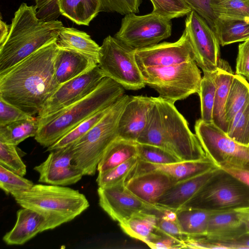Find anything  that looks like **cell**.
Listing matches in <instances>:
<instances>
[{
  "instance_id": "6da1fadb",
  "label": "cell",
  "mask_w": 249,
  "mask_h": 249,
  "mask_svg": "<svg viewBox=\"0 0 249 249\" xmlns=\"http://www.w3.org/2000/svg\"><path fill=\"white\" fill-rule=\"evenodd\" d=\"M57 40L41 47L0 74V98L35 117L58 88L54 63Z\"/></svg>"
},
{
  "instance_id": "7a4b0ae2",
  "label": "cell",
  "mask_w": 249,
  "mask_h": 249,
  "mask_svg": "<svg viewBox=\"0 0 249 249\" xmlns=\"http://www.w3.org/2000/svg\"><path fill=\"white\" fill-rule=\"evenodd\" d=\"M136 142L163 148L181 161L207 158L196 135L191 132L174 103L160 96L153 97L146 125Z\"/></svg>"
},
{
  "instance_id": "3957f363",
  "label": "cell",
  "mask_w": 249,
  "mask_h": 249,
  "mask_svg": "<svg viewBox=\"0 0 249 249\" xmlns=\"http://www.w3.org/2000/svg\"><path fill=\"white\" fill-rule=\"evenodd\" d=\"M64 27L57 19L45 21L39 19L35 6L21 3L12 19L8 36L0 46V74L57 40Z\"/></svg>"
},
{
  "instance_id": "277c9868",
  "label": "cell",
  "mask_w": 249,
  "mask_h": 249,
  "mask_svg": "<svg viewBox=\"0 0 249 249\" xmlns=\"http://www.w3.org/2000/svg\"><path fill=\"white\" fill-rule=\"evenodd\" d=\"M124 88L105 77L90 94L58 112L37 117L38 129L35 139L49 147L68 132L98 112L113 105L124 94Z\"/></svg>"
},
{
  "instance_id": "5b68a950",
  "label": "cell",
  "mask_w": 249,
  "mask_h": 249,
  "mask_svg": "<svg viewBox=\"0 0 249 249\" xmlns=\"http://www.w3.org/2000/svg\"><path fill=\"white\" fill-rule=\"evenodd\" d=\"M13 196L22 208L34 210L45 217L46 231L71 221L89 206L83 194L64 186L34 184L29 190Z\"/></svg>"
},
{
  "instance_id": "8992f818",
  "label": "cell",
  "mask_w": 249,
  "mask_h": 249,
  "mask_svg": "<svg viewBox=\"0 0 249 249\" xmlns=\"http://www.w3.org/2000/svg\"><path fill=\"white\" fill-rule=\"evenodd\" d=\"M130 99L124 94L84 136L72 145V163L84 176L94 175L98 164L108 146L118 138V123Z\"/></svg>"
},
{
  "instance_id": "52a82bcc",
  "label": "cell",
  "mask_w": 249,
  "mask_h": 249,
  "mask_svg": "<svg viewBox=\"0 0 249 249\" xmlns=\"http://www.w3.org/2000/svg\"><path fill=\"white\" fill-rule=\"evenodd\" d=\"M146 85L175 103L198 94L202 77L195 60L166 66L139 67Z\"/></svg>"
},
{
  "instance_id": "ba28073f",
  "label": "cell",
  "mask_w": 249,
  "mask_h": 249,
  "mask_svg": "<svg viewBox=\"0 0 249 249\" xmlns=\"http://www.w3.org/2000/svg\"><path fill=\"white\" fill-rule=\"evenodd\" d=\"M184 207L210 211L248 208L249 186L219 168Z\"/></svg>"
},
{
  "instance_id": "9c48e42d",
  "label": "cell",
  "mask_w": 249,
  "mask_h": 249,
  "mask_svg": "<svg viewBox=\"0 0 249 249\" xmlns=\"http://www.w3.org/2000/svg\"><path fill=\"white\" fill-rule=\"evenodd\" d=\"M133 49L108 36L100 46L98 65L105 77L125 89L138 90L146 86Z\"/></svg>"
},
{
  "instance_id": "30bf717a",
  "label": "cell",
  "mask_w": 249,
  "mask_h": 249,
  "mask_svg": "<svg viewBox=\"0 0 249 249\" xmlns=\"http://www.w3.org/2000/svg\"><path fill=\"white\" fill-rule=\"evenodd\" d=\"M195 130L207 157L218 167H249V146L231 139L213 122L199 119L196 122Z\"/></svg>"
},
{
  "instance_id": "8fae6325",
  "label": "cell",
  "mask_w": 249,
  "mask_h": 249,
  "mask_svg": "<svg viewBox=\"0 0 249 249\" xmlns=\"http://www.w3.org/2000/svg\"><path fill=\"white\" fill-rule=\"evenodd\" d=\"M171 20L153 13L142 16L126 14L114 37L136 50L150 47L170 36Z\"/></svg>"
},
{
  "instance_id": "7c38bea8",
  "label": "cell",
  "mask_w": 249,
  "mask_h": 249,
  "mask_svg": "<svg viewBox=\"0 0 249 249\" xmlns=\"http://www.w3.org/2000/svg\"><path fill=\"white\" fill-rule=\"evenodd\" d=\"M194 52V60L203 72L214 71L220 65V44L214 31L194 11L185 20V28Z\"/></svg>"
},
{
  "instance_id": "4fadbf2b",
  "label": "cell",
  "mask_w": 249,
  "mask_h": 249,
  "mask_svg": "<svg viewBox=\"0 0 249 249\" xmlns=\"http://www.w3.org/2000/svg\"><path fill=\"white\" fill-rule=\"evenodd\" d=\"M105 77L96 66L89 71L60 85L48 99L37 117H47L70 106L94 91Z\"/></svg>"
},
{
  "instance_id": "5bb4252c",
  "label": "cell",
  "mask_w": 249,
  "mask_h": 249,
  "mask_svg": "<svg viewBox=\"0 0 249 249\" xmlns=\"http://www.w3.org/2000/svg\"><path fill=\"white\" fill-rule=\"evenodd\" d=\"M124 183L98 187L97 190L100 207L113 220L120 223L141 212H161L165 210L142 200L125 187Z\"/></svg>"
},
{
  "instance_id": "9a60e30c",
  "label": "cell",
  "mask_w": 249,
  "mask_h": 249,
  "mask_svg": "<svg viewBox=\"0 0 249 249\" xmlns=\"http://www.w3.org/2000/svg\"><path fill=\"white\" fill-rule=\"evenodd\" d=\"M135 56L139 67L166 66L194 60V52L185 29L178 40L164 42L136 50Z\"/></svg>"
},
{
  "instance_id": "2e32d148",
  "label": "cell",
  "mask_w": 249,
  "mask_h": 249,
  "mask_svg": "<svg viewBox=\"0 0 249 249\" xmlns=\"http://www.w3.org/2000/svg\"><path fill=\"white\" fill-rule=\"evenodd\" d=\"M72 158L71 146L51 151L44 161L34 168L39 174L38 181L64 186L79 181L84 175L72 163Z\"/></svg>"
},
{
  "instance_id": "e0dca14e",
  "label": "cell",
  "mask_w": 249,
  "mask_h": 249,
  "mask_svg": "<svg viewBox=\"0 0 249 249\" xmlns=\"http://www.w3.org/2000/svg\"><path fill=\"white\" fill-rule=\"evenodd\" d=\"M153 97L130 96L120 116L118 137L136 142L146 125Z\"/></svg>"
},
{
  "instance_id": "ac0fdd59",
  "label": "cell",
  "mask_w": 249,
  "mask_h": 249,
  "mask_svg": "<svg viewBox=\"0 0 249 249\" xmlns=\"http://www.w3.org/2000/svg\"><path fill=\"white\" fill-rule=\"evenodd\" d=\"M175 181L166 174L157 170L143 172L127 179L125 187L142 200L157 206L160 198Z\"/></svg>"
},
{
  "instance_id": "d6986e66",
  "label": "cell",
  "mask_w": 249,
  "mask_h": 249,
  "mask_svg": "<svg viewBox=\"0 0 249 249\" xmlns=\"http://www.w3.org/2000/svg\"><path fill=\"white\" fill-rule=\"evenodd\" d=\"M219 167L184 179L172 185L159 199L157 205L176 212L182 208L217 172Z\"/></svg>"
},
{
  "instance_id": "ffe728a7",
  "label": "cell",
  "mask_w": 249,
  "mask_h": 249,
  "mask_svg": "<svg viewBox=\"0 0 249 249\" xmlns=\"http://www.w3.org/2000/svg\"><path fill=\"white\" fill-rule=\"evenodd\" d=\"M218 167L208 157L200 160L179 161L166 164H152L139 160L126 180L136 175L152 170L161 172L175 182L188 179Z\"/></svg>"
},
{
  "instance_id": "44dd1931",
  "label": "cell",
  "mask_w": 249,
  "mask_h": 249,
  "mask_svg": "<svg viewBox=\"0 0 249 249\" xmlns=\"http://www.w3.org/2000/svg\"><path fill=\"white\" fill-rule=\"evenodd\" d=\"M47 220L39 213L27 208H22L17 213V221L9 231L3 237L8 245H21L46 231Z\"/></svg>"
},
{
  "instance_id": "7402d4cb",
  "label": "cell",
  "mask_w": 249,
  "mask_h": 249,
  "mask_svg": "<svg viewBox=\"0 0 249 249\" xmlns=\"http://www.w3.org/2000/svg\"><path fill=\"white\" fill-rule=\"evenodd\" d=\"M247 232L246 226L236 210L213 211L209 217L206 234L213 242L228 240Z\"/></svg>"
},
{
  "instance_id": "603a6c76",
  "label": "cell",
  "mask_w": 249,
  "mask_h": 249,
  "mask_svg": "<svg viewBox=\"0 0 249 249\" xmlns=\"http://www.w3.org/2000/svg\"><path fill=\"white\" fill-rule=\"evenodd\" d=\"M98 65L93 58L72 51L59 48L54 63V79L61 84L84 74Z\"/></svg>"
},
{
  "instance_id": "cb8c5ba5",
  "label": "cell",
  "mask_w": 249,
  "mask_h": 249,
  "mask_svg": "<svg viewBox=\"0 0 249 249\" xmlns=\"http://www.w3.org/2000/svg\"><path fill=\"white\" fill-rule=\"evenodd\" d=\"M233 75L229 64L221 59L216 76L213 122L226 133L228 123L225 117V106Z\"/></svg>"
},
{
  "instance_id": "d4e9b609",
  "label": "cell",
  "mask_w": 249,
  "mask_h": 249,
  "mask_svg": "<svg viewBox=\"0 0 249 249\" xmlns=\"http://www.w3.org/2000/svg\"><path fill=\"white\" fill-rule=\"evenodd\" d=\"M162 212H141L119 223V225L127 235L146 243L157 234L158 221Z\"/></svg>"
},
{
  "instance_id": "484cf974",
  "label": "cell",
  "mask_w": 249,
  "mask_h": 249,
  "mask_svg": "<svg viewBox=\"0 0 249 249\" xmlns=\"http://www.w3.org/2000/svg\"><path fill=\"white\" fill-rule=\"evenodd\" d=\"M57 44L59 48L86 55L93 58L98 63L100 46L86 32L64 27L60 31Z\"/></svg>"
},
{
  "instance_id": "4316f807",
  "label": "cell",
  "mask_w": 249,
  "mask_h": 249,
  "mask_svg": "<svg viewBox=\"0 0 249 249\" xmlns=\"http://www.w3.org/2000/svg\"><path fill=\"white\" fill-rule=\"evenodd\" d=\"M213 212L184 207L176 212L177 221L187 238L203 237L206 234L208 220Z\"/></svg>"
},
{
  "instance_id": "83f0119b",
  "label": "cell",
  "mask_w": 249,
  "mask_h": 249,
  "mask_svg": "<svg viewBox=\"0 0 249 249\" xmlns=\"http://www.w3.org/2000/svg\"><path fill=\"white\" fill-rule=\"evenodd\" d=\"M134 157H138L137 142L118 137L105 151L97 171L101 173L108 170Z\"/></svg>"
},
{
  "instance_id": "f1b7e54d",
  "label": "cell",
  "mask_w": 249,
  "mask_h": 249,
  "mask_svg": "<svg viewBox=\"0 0 249 249\" xmlns=\"http://www.w3.org/2000/svg\"><path fill=\"white\" fill-rule=\"evenodd\" d=\"M214 32L222 46L246 41L249 40V21L216 18Z\"/></svg>"
},
{
  "instance_id": "f546056e",
  "label": "cell",
  "mask_w": 249,
  "mask_h": 249,
  "mask_svg": "<svg viewBox=\"0 0 249 249\" xmlns=\"http://www.w3.org/2000/svg\"><path fill=\"white\" fill-rule=\"evenodd\" d=\"M38 126L36 117L0 126V142L17 145L29 137H35Z\"/></svg>"
},
{
  "instance_id": "4dcf8cb0",
  "label": "cell",
  "mask_w": 249,
  "mask_h": 249,
  "mask_svg": "<svg viewBox=\"0 0 249 249\" xmlns=\"http://www.w3.org/2000/svg\"><path fill=\"white\" fill-rule=\"evenodd\" d=\"M249 100V83L243 76L234 74L225 106L228 124Z\"/></svg>"
},
{
  "instance_id": "1f68e13d",
  "label": "cell",
  "mask_w": 249,
  "mask_h": 249,
  "mask_svg": "<svg viewBox=\"0 0 249 249\" xmlns=\"http://www.w3.org/2000/svg\"><path fill=\"white\" fill-rule=\"evenodd\" d=\"M217 70L214 71L203 72L204 75L200 82L198 93L200 100V119L206 122H213Z\"/></svg>"
},
{
  "instance_id": "d6a6232c",
  "label": "cell",
  "mask_w": 249,
  "mask_h": 249,
  "mask_svg": "<svg viewBox=\"0 0 249 249\" xmlns=\"http://www.w3.org/2000/svg\"><path fill=\"white\" fill-rule=\"evenodd\" d=\"M111 106L98 112L79 124L54 143L48 147L47 151L51 152L69 147L74 144L88 133L104 116Z\"/></svg>"
},
{
  "instance_id": "836d02e7",
  "label": "cell",
  "mask_w": 249,
  "mask_h": 249,
  "mask_svg": "<svg viewBox=\"0 0 249 249\" xmlns=\"http://www.w3.org/2000/svg\"><path fill=\"white\" fill-rule=\"evenodd\" d=\"M211 6L216 18L249 21V0H212Z\"/></svg>"
},
{
  "instance_id": "e575fe53",
  "label": "cell",
  "mask_w": 249,
  "mask_h": 249,
  "mask_svg": "<svg viewBox=\"0 0 249 249\" xmlns=\"http://www.w3.org/2000/svg\"><path fill=\"white\" fill-rule=\"evenodd\" d=\"M226 134L238 143L249 146V100L228 123Z\"/></svg>"
},
{
  "instance_id": "d590c367",
  "label": "cell",
  "mask_w": 249,
  "mask_h": 249,
  "mask_svg": "<svg viewBox=\"0 0 249 249\" xmlns=\"http://www.w3.org/2000/svg\"><path fill=\"white\" fill-rule=\"evenodd\" d=\"M189 249H249V232L223 241H210L203 237L189 238L185 242Z\"/></svg>"
},
{
  "instance_id": "8d00e7d4",
  "label": "cell",
  "mask_w": 249,
  "mask_h": 249,
  "mask_svg": "<svg viewBox=\"0 0 249 249\" xmlns=\"http://www.w3.org/2000/svg\"><path fill=\"white\" fill-rule=\"evenodd\" d=\"M138 160V157H134L111 169L98 173L96 179L98 187H108L125 182Z\"/></svg>"
},
{
  "instance_id": "74e56055",
  "label": "cell",
  "mask_w": 249,
  "mask_h": 249,
  "mask_svg": "<svg viewBox=\"0 0 249 249\" xmlns=\"http://www.w3.org/2000/svg\"><path fill=\"white\" fill-rule=\"evenodd\" d=\"M137 143L138 158L140 160L156 164L181 161L175 156L160 147L145 143Z\"/></svg>"
},
{
  "instance_id": "f35d334b",
  "label": "cell",
  "mask_w": 249,
  "mask_h": 249,
  "mask_svg": "<svg viewBox=\"0 0 249 249\" xmlns=\"http://www.w3.org/2000/svg\"><path fill=\"white\" fill-rule=\"evenodd\" d=\"M153 6L152 13L171 20L188 15L191 7L184 0H150Z\"/></svg>"
},
{
  "instance_id": "ab89813d",
  "label": "cell",
  "mask_w": 249,
  "mask_h": 249,
  "mask_svg": "<svg viewBox=\"0 0 249 249\" xmlns=\"http://www.w3.org/2000/svg\"><path fill=\"white\" fill-rule=\"evenodd\" d=\"M33 182L0 165V188L12 196L30 189Z\"/></svg>"
},
{
  "instance_id": "60d3db41",
  "label": "cell",
  "mask_w": 249,
  "mask_h": 249,
  "mask_svg": "<svg viewBox=\"0 0 249 249\" xmlns=\"http://www.w3.org/2000/svg\"><path fill=\"white\" fill-rule=\"evenodd\" d=\"M0 165L23 177L26 174V166L17 149V145L0 142Z\"/></svg>"
},
{
  "instance_id": "b9f144b4",
  "label": "cell",
  "mask_w": 249,
  "mask_h": 249,
  "mask_svg": "<svg viewBox=\"0 0 249 249\" xmlns=\"http://www.w3.org/2000/svg\"><path fill=\"white\" fill-rule=\"evenodd\" d=\"M32 117L0 98V126Z\"/></svg>"
},
{
  "instance_id": "7bdbcfd3",
  "label": "cell",
  "mask_w": 249,
  "mask_h": 249,
  "mask_svg": "<svg viewBox=\"0 0 249 249\" xmlns=\"http://www.w3.org/2000/svg\"><path fill=\"white\" fill-rule=\"evenodd\" d=\"M157 232L162 235L168 236L183 242L187 238L181 231L176 220H170L159 217Z\"/></svg>"
},
{
  "instance_id": "ee69618b",
  "label": "cell",
  "mask_w": 249,
  "mask_h": 249,
  "mask_svg": "<svg viewBox=\"0 0 249 249\" xmlns=\"http://www.w3.org/2000/svg\"><path fill=\"white\" fill-rule=\"evenodd\" d=\"M191 7L202 17L214 31V22L216 19L212 9L211 2L212 0H184Z\"/></svg>"
},
{
  "instance_id": "f6af8a7d",
  "label": "cell",
  "mask_w": 249,
  "mask_h": 249,
  "mask_svg": "<svg viewBox=\"0 0 249 249\" xmlns=\"http://www.w3.org/2000/svg\"><path fill=\"white\" fill-rule=\"evenodd\" d=\"M235 73L249 81V40L238 46Z\"/></svg>"
},
{
  "instance_id": "bcb514c9",
  "label": "cell",
  "mask_w": 249,
  "mask_h": 249,
  "mask_svg": "<svg viewBox=\"0 0 249 249\" xmlns=\"http://www.w3.org/2000/svg\"><path fill=\"white\" fill-rule=\"evenodd\" d=\"M145 244L154 249H177L185 248L183 242L171 237L159 234Z\"/></svg>"
},
{
  "instance_id": "7dc6e473",
  "label": "cell",
  "mask_w": 249,
  "mask_h": 249,
  "mask_svg": "<svg viewBox=\"0 0 249 249\" xmlns=\"http://www.w3.org/2000/svg\"><path fill=\"white\" fill-rule=\"evenodd\" d=\"M220 168L249 186V167L226 166Z\"/></svg>"
},
{
  "instance_id": "c3c4849f",
  "label": "cell",
  "mask_w": 249,
  "mask_h": 249,
  "mask_svg": "<svg viewBox=\"0 0 249 249\" xmlns=\"http://www.w3.org/2000/svg\"><path fill=\"white\" fill-rule=\"evenodd\" d=\"M10 31V25H7L5 22L2 20L1 16L0 20V46L6 40Z\"/></svg>"
},
{
  "instance_id": "681fc988",
  "label": "cell",
  "mask_w": 249,
  "mask_h": 249,
  "mask_svg": "<svg viewBox=\"0 0 249 249\" xmlns=\"http://www.w3.org/2000/svg\"><path fill=\"white\" fill-rule=\"evenodd\" d=\"M236 210L237 211L241 219L244 222L246 226L247 232H249V217H247V216L243 214L238 210Z\"/></svg>"
},
{
  "instance_id": "f907efd6",
  "label": "cell",
  "mask_w": 249,
  "mask_h": 249,
  "mask_svg": "<svg viewBox=\"0 0 249 249\" xmlns=\"http://www.w3.org/2000/svg\"><path fill=\"white\" fill-rule=\"evenodd\" d=\"M243 214L249 217V207L236 209Z\"/></svg>"
},
{
  "instance_id": "816d5d0a",
  "label": "cell",
  "mask_w": 249,
  "mask_h": 249,
  "mask_svg": "<svg viewBox=\"0 0 249 249\" xmlns=\"http://www.w3.org/2000/svg\"></svg>"
}]
</instances>
